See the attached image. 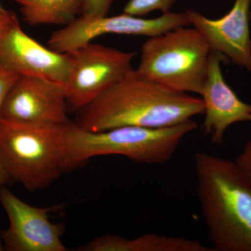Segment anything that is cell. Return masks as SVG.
Masks as SVG:
<instances>
[{"label":"cell","instance_id":"obj_1","mask_svg":"<svg viewBox=\"0 0 251 251\" xmlns=\"http://www.w3.org/2000/svg\"><path fill=\"white\" fill-rule=\"evenodd\" d=\"M201 97L173 92L139 75L135 70L78 109L74 123L99 132L126 126L163 128L203 115Z\"/></svg>","mask_w":251,"mask_h":251},{"label":"cell","instance_id":"obj_2","mask_svg":"<svg viewBox=\"0 0 251 251\" xmlns=\"http://www.w3.org/2000/svg\"><path fill=\"white\" fill-rule=\"evenodd\" d=\"M198 196L214 251H251V185L235 161L195 154Z\"/></svg>","mask_w":251,"mask_h":251},{"label":"cell","instance_id":"obj_3","mask_svg":"<svg viewBox=\"0 0 251 251\" xmlns=\"http://www.w3.org/2000/svg\"><path fill=\"white\" fill-rule=\"evenodd\" d=\"M198 128L192 120L163 128L126 126L103 131L65 126L67 171L93 157L120 155L140 163L163 164L171 160L186 135Z\"/></svg>","mask_w":251,"mask_h":251},{"label":"cell","instance_id":"obj_4","mask_svg":"<svg viewBox=\"0 0 251 251\" xmlns=\"http://www.w3.org/2000/svg\"><path fill=\"white\" fill-rule=\"evenodd\" d=\"M66 125L0 119V160L10 180L34 192L49 187L67 171Z\"/></svg>","mask_w":251,"mask_h":251},{"label":"cell","instance_id":"obj_5","mask_svg":"<svg viewBox=\"0 0 251 251\" xmlns=\"http://www.w3.org/2000/svg\"><path fill=\"white\" fill-rule=\"evenodd\" d=\"M211 50L196 28L181 27L149 38L135 72L173 92L200 95Z\"/></svg>","mask_w":251,"mask_h":251},{"label":"cell","instance_id":"obj_6","mask_svg":"<svg viewBox=\"0 0 251 251\" xmlns=\"http://www.w3.org/2000/svg\"><path fill=\"white\" fill-rule=\"evenodd\" d=\"M68 54L67 103L77 110L91 103L134 69L135 52L89 43Z\"/></svg>","mask_w":251,"mask_h":251},{"label":"cell","instance_id":"obj_7","mask_svg":"<svg viewBox=\"0 0 251 251\" xmlns=\"http://www.w3.org/2000/svg\"><path fill=\"white\" fill-rule=\"evenodd\" d=\"M187 15L170 12L159 17L143 18L124 14L108 17L80 16L70 24L51 34L49 49L59 53H69L92 42L99 36L108 34L148 36L159 35L166 31L189 26Z\"/></svg>","mask_w":251,"mask_h":251},{"label":"cell","instance_id":"obj_8","mask_svg":"<svg viewBox=\"0 0 251 251\" xmlns=\"http://www.w3.org/2000/svg\"><path fill=\"white\" fill-rule=\"evenodd\" d=\"M0 204L9 221V227L0 232L5 251H68L61 240L64 225L50 221V214L58 206H31L4 186L0 189Z\"/></svg>","mask_w":251,"mask_h":251},{"label":"cell","instance_id":"obj_9","mask_svg":"<svg viewBox=\"0 0 251 251\" xmlns=\"http://www.w3.org/2000/svg\"><path fill=\"white\" fill-rule=\"evenodd\" d=\"M65 87L40 77L20 76L11 87L0 112V119L28 125H66Z\"/></svg>","mask_w":251,"mask_h":251},{"label":"cell","instance_id":"obj_10","mask_svg":"<svg viewBox=\"0 0 251 251\" xmlns=\"http://www.w3.org/2000/svg\"><path fill=\"white\" fill-rule=\"evenodd\" d=\"M0 64L18 76L40 77L65 86L67 54L47 49L23 30L18 20L0 38Z\"/></svg>","mask_w":251,"mask_h":251},{"label":"cell","instance_id":"obj_11","mask_svg":"<svg viewBox=\"0 0 251 251\" xmlns=\"http://www.w3.org/2000/svg\"><path fill=\"white\" fill-rule=\"evenodd\" d=\"M251 0H235L227 14L211 19L193 9L185 11L190 25L205 38L211 51L251 72Z\"/></svg>","mask_w":251,"mask_h":251},{"label":"cell","instance_id":"obj_12","mask_svg":"<svg viewBox=\"0 0 251 251\" xmlns=\"http://www.w3.org/2000/svg\"><path fill=\"white\" fill-rule=\"evenodd\" d=\"M224 57L211 51L207 77L200 94L204 105L202 130L211 143L220 146L226 130L239 122H251V105L245 103L225 80L221 62Z\"/></svg>","mask_w":251,"mask_h":251},{"label":"cell","instance_id":"obj_13","mask_svg":"<svg viewBox=\"0 0 251 251\" xmlns=\"http://www.w3.org/2000/svg\"><path fill=\"white\" fill-rule=\"evenodd\" d=\"M77 251H214L201 242L182 237L147 234L133 239L118 235L100 236L77 248Z\"/></svg>","mask_w":251,"mask_h":251},{"label":"cell","instance_id":"obj_14","mask_svg":"<svg viewBox=\"0 0 251 251\" xmlns=\"http://www.w3.org/2000/svg\"><path fill=\"white\" fill-rule=\"evenodd\" d=\"M21 6L23 21L30 25L66 26L80 17L82 0H10Z\"/></svg>","mask_w":251,"mask_h":251},{"label":"cell","instance_id":"obj_15","mask_svg":"<svg viewBox=\"0 0 251 251\" xmlns=\"http://www.w3.org/2000/svg\"><path fill=\"white\" fill-rule=\"evenodd\" d=\"M176 0H129L124 8V13L143 17L154 11L163 14L171 11Z\"/></svg>","mask_w":251,"mask_h":251},{"label":"cell","instance_id":"obj_16","mask_svg":"<svg viewBox=\"0 0 251 251\" xmlns=\"http://www.w3.org/2000/svg\"><path fill=\"white\" fill-rule=\"evenodd\" d=\"M114 1L115 0H82V13L80 16H107Z\"/></svg>","mask_w":251,"mask_h":251},{"label":"cell","instance_id":"obj_17","mask_svg":"<svg viewBox=\"0 0 251 251\" xmlns=\"http://www.w3.org/2000/svg\"><path fill=\"white\" fill-rule=\"evenodd\" d=\"M19 77L0 64V112L9 90Z\"/></svg>","mask_w":251,"mask_h":251},{"label":"cell","instance_id":"obj_18","mask_svg":"<svg viewBox=\"0 0 251 251\" xmlns=\"http://www.w3.org/2000/svg\"><path fill=\"white\" fill-rule=\"evenodd\" d=\"M235 162L251 185V139L248 140L243 147Z\"/></svg>","mask_w":251,"mask_h":251},{"label":"cell","instance_id":"obj_19","mask_svg":"<svg viewBox=\"0 0 251 251\" xmlns=\"http://www.w3.org/2000/svg\"><path fill=\"white\" fill-rule=\"evenodd\" d=\"M16 20H18V18L16 14L5 9L0 3V38Z\"/></svg>","mask_w":251,"mask_h":251},{"label":"cell","instance_id":"obj_20","mask_svg":"<svg viewBox=\"0 0 251 251\" xmlns=\"http://www.w3.org/2000/svg\"><path fill=\"white\" fill-rule=\"evenodd\" d=\"M9 181H11V180H10L9 175L5 171L4 166H3L2 163L0 160V189Z\"/></svg>","mask_w":251,"mask_h":251},{"label":"cell","instance_id":"obj_21","mask_svg":"<svg viewBox=\"0 0 251 251\" xmlns=\"http://www.w3.org/2000/svg\"><path fill=\"white\" fill-rule=\"evenodd\" d=\"M4 246L3 244L2 239H1V234H0V251H4Z\"/></svg>","mask_w":251,"mask_h":251},{"label":"cell","instance_id":"obj_22","mask_svg":"<svg viewBox=\"0 0 251 251\" xmlns=\"http://www.w3.org/2000/svg\"><path fill=\"white\" fill-rule=\"evenodd\" d=\"M250 21H251V10L250 11Z\"/></svg>","mask_w":251,"mask_h":251}]
</instances>
